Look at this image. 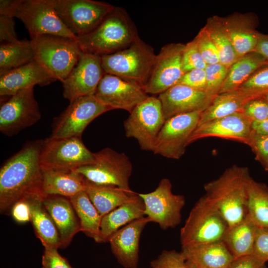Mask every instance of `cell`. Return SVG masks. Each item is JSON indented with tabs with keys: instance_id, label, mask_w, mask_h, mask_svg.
I'll list each match as a JSON object with an SVG mask.
<instances>
[{
	"instance_id": "obj_1",
	"label": "cell",
	"mask_w": 268,
	"mask_h": 268,
	"mask_svg": "<svg viewBox=\"0 0 268 268\" xmlns=\"http://www.w3.org/2000/svg\"><path fill=\"white\" fill-rule=\"evenodd\" d=\"M42 141L38 139L26 143L0 168L1 214H10L12 207L17 201L34 194L42 193L43 170L40 161Z\"/></svg>"
},
{
	"instance_id": "obj_10",
	"label": "cell",
	"mask_w": 268,
	"mask_h": 268,
	"mask_svg": "<svg viewBox=\"0 0 268 268\" xmlns=\"http://www.w3.org/2000/svg\"><path fill=\"white\" fill-rule=\"evenodd\" d=\"M53 3L61 20L77 37L93 30L115 6L93 0H53Z\"/></svg>"
},
{
	"instance_id": "obj_21",
	"label": "cell",
	"mask_w": 268,
	"mask_h": 268,
	"mask_svg": "<svg viewBox=\"0 0 268 268\" xmlns=\"http://www.w3.org/2000/svg\"><path fill=\"white\" fill-rule=\"evenodd\" d=\"M151 221L147 216L134 220L115 232L108 239L113 255L125 268H137L141 233Z\"/></svg>"
},
{
	"instance_id": "obj_32",
	"label": "cell",
	"mask_w": 268,
	"mask_h": 268,
	"mask_svg": "<svg viewBox=\"0 0 268 268\" xmlns=\"http://www.w3.org/2000/svg\"><path fill=\"white\" fill-rule=\"evenodd\" d=\"M267 65L268 61L256 52L240 58L229 68L219 94L239 89L255 72Z\"/></svg>"
},
{
	"instance_id": "obj_49",
	"label": "cell",
	"mask_w": 268,
	"mask_h": 268,
	"mask_svg": "<svg viewBox=\"0 0 268 268\" xmlns=\"http://www.w3.org/2000/svg\"><path fill=\"white\" fill-rule=\"evenodd\" d=\"M10 214L18 223L30 222V209L27 200L23 199L16 202L12 207Z\"/></svg>"
},
{
	"instance_id": "obj_19",
	"label": "cell",
	"mask_w": 268,
	"mask_h": 268,
	"mask_svg": "<svg viewBox=\"0 0 268 268\" xmlns=\"http://www.w3.org/2000/svg\"><path fill=\"white\" fill-rule=\"evenodd\" d=\"M252 121L243 112H238L198 125L187 145L200 139L217 137L248 144L252 133Z\"/></svg>"
},
{
	"instance_id": "obj_23",
	"label": "cell",
	"mask_w": 268,
	"mask_h": 268,
	"mask_svg": "<svg viewBox=\"0 0 268 268\" xmlns=\"http://www.w3.org/2000/svg\"><path fill=\"white\" fill-rule=\"evenodd\" d=\"M221 19L238 58L254 52L261 34L257 30V16L252 13H234Z\"/></svg>"
},
{
	"instance_id": "obj_22",
	"label": "cell",
	"mask_w": 268,
	"mask_h": 268,
	"mask_svg": "<svg viewBox=\"0 0 268 268\" xmlns=\"http://www.w3.org/2000/svg\"><path fill=\"white\" fill-rule=\"evenodd\" d=\"M36 60L0 74V96L10 97L36 85H48L56 81Z\"/></svg>"
},
{
	"instance_id": "obj_38",
	"label": "cell",
	"mask_w": 268,
	"mask_h": 268,
	"mask_svg": "<svg viewBox=\"0 0 268 268\" xmlns=\"http://www.w3.org/2000/svg\"><path fill=\"white\" fill-rule=\"evenodd\" d=\"M239 89L250 91L262 98L268 93V65L255 72Z\"/></svg>"
},
{
	"instance_id": "obj_6",
	"label": "cell",
	"mask_w": 268,
	"mask_h": 268,
	"mask_svg": "<svg viewBox=\"0 0 268 268\" xmlns=\"http://www.w3.org/2000/svg\"><path fill=\"white\" fill-rule=\"evenodd\" d=\"M228 225L204 195L195 204L180 230L182 247L222 241Z\"/></svg>"
},
{
	"instance_id": "obj_35",
	"label": "cell",
	"mask_w": 268,
	"mask_h": 268,
	"mask_svg": "<svg viewBox=\"0 0 268 268\" xmlns=\"http://www.w3.org/2000/svg\"><path fill=\"white\" fill-rule=\"evenodd\" d=\"M214 43L220 63L229 68L239 58L222 21L221 17H209L204 26Z\"/></svg>"
},
{
	"instance_id": "obj_34",
	"label": "cell",
	"mask_w": 268,
	"mask_h": 268,
	"mask_svg": "<svg viewBox=\"0 0 268 268\" xmlns=\"http://www.w3.org/2000/svg\"><path fill=\"white\" fill-rule=\"evenodd\" d=\"M34 60L30 40H18L0 44V74Z\"/></svg>"
},
{
	"instance_id": "obj_50",
	"label": "cell",
	"mask_w": 268,
	"mask_h": 268,
	"mask_svg": "<svg viewBox=\"0 0 268 268\" xmlns=\"http://www.w3.org/2000/svg\"><path fill=\"white\" fill-rule=\"evenodd\" d=\"M254 52L259 53L268 61V34H260Z\"/></svg>"
},
{
	"instance_id": "obj_31",
	"label": "cell",
	"mask_w": 268,
	"mask_h": 268,
	"mask_svg": "<svg viewBox=\"0 0 268 268\" xmlns=\"http://www.w3.org/2000/svg\"><path fill=\"white\" fill-rule=\"evenodd\" d=\"M258 227L247 215L241 222L228 228L222 241L234 259L253 254Z\"/></svg>"
},
{
	"instance_id": "obj_4",
	"label": "cell",
	"mask_w": 268,
	"mask_h": 268,
	"mask_svg": "<svg viewBox=\"0 0 268 268\" xmlns=\"http://www.w3.org/2000/svg\"><path fill=\"white\" fill-rule=\"evenodd\" d=\"M156 59L153 49L139 37L126 48L101 56L105 73L117 76L143 88Z\"/></svg>"
},
{
	"instance_id": "obj_53",
	"label": "cell",
	"mask_w": 268,
	"mask_h": 268,
	"mask_svg": "<svg viewBox=\"0 0 268 268\" xmlns=\"http://www.w3.org/2000/svg\"><path fill=\"white\" fill-rule=\"evenodd\" d=\"M265 169L266 171H268V166L266 168H265Z\"/></svg>"
},
{
	"instance_id": "obj_16",
	"label": "cell",
	"mask_w": 268,
	"mask_h": 268,
	"mask_svg": "<svg viewBox=\"0 0 268 268\" xmlns=\"http://www.w3.org/2000/svg\"><path fill=\"white\" fill-rule=\"evenodd\" d=\"M185 45L172 43L161 49L144 86L147 94L159 95L179 82L184 74L182 58Z\"/></svg>"
},
{
	"instance_id": "obj_12",
	"label": "cell",
	"mask_w": 268,
	"mask_h": 268,
	"mask_svg": "<svg viewBox=\"0 0 268 268\" xmlns=\"http://www.w3.org/2000/svg\"><path fill=\"white\" fill-rule=\"evenodd\" d=\"M112 109L93 95L79 97L55 118L50 136L57 138L81 137L87 126L100 115Z\"/></svg>"
},
{
	"instance_id": "obj_25",
	"label": "cell",
	"mask_w": 268,
	"mask_h": 268,
	"mask_svg": "<svg viewBox=\"0 0 268 268\" xmlns=\"http://www.w3.org/2000/svg\"><path fill=\"white\" fill-rule=\"evenodd\" d=\"M189 268H228L234 258L222 241L182 247Z\"/></svg>"
},
{
	"instance_id": "obj_2",
	"label": "cell",
	"mask_w": 268,
	"mask_h": 268,
	"mask_svg": "<svg viewBox=\"0 0 268 268\" xmlns=\"http://www.w3.org/2000/svg\"><path fill=\"white\" fill-rule=\"evenodd\" d=\"M252 179L247 167L233 165L204 185V196L221 213L228 228L248 215V190Z\"/></svg>"
},
{
	"instance_id": "obj_43",
	"label": "cell",
	"mask_w": 268,
	"mask_h": 268,
	"mask_svg": "<svg viewBox=\"0 0 268 268\" xmlns=\"http://www.w3.org/2000/svg\"><path fill=\"white\" fill-rule=\"evenodd\" d=\"M242 112L252 122L268 119V103L263 98H256L249 101Z\"/></svg>"
},
{
	"instance_id": "obj_30",
	"label": "cell",
	"mask_w": 268,
	"mask_h": 268,
	"mask_svg": "<svg viewBox=\"0 0 268 268\" xmlns=\"http://www.w3.org/2000/svg\"><path fill=\"white\" fill-rule=\"evenodd\" d=\"M85 180V191L102 217L135 194L116 186L97 184Z\"/></svg>"
},
{
	"instance_id": "obj_3",
	"label": "cell",
	"mask_w": 268,
	"mask_h": 268,
	"mask_svg": "<svg viewBox=\"0 0 268 268\" xmlns=\"http://www.w3.org/2000/svg\"><path fill=\"white\" fill-rule=\"evenodd\" d=\"M138 37L127 11L115 6L93 30L78 37L77 43L83 53L102 56L126 48Z\"/></svg>"
},
{
	"instance_id": "obj_44",
	"label": "cell",
	"mask_w": 268,
	"mask_h": 268,
	"mask_svg": "<svg viewBox=\"0 0 268 268\" xmlns=\"http://www.w3.org/2000/svg\"><path fill=\"white\" fill-rule=\"evenodd\" d=\"M42 264V268H72L59 254L57 248L49 246L44 247Z\"/></svg>"
},
{
	"instance_id": "obj_48",
	"label": "cell",
	"mask_w": 268,
	"mask_h": 268,
	"mask_svg": "<svg viewBox=\"0 0 268 268\" xmlns=\"http://www.w3.org/2000/svg\"><path fill=\"white\" fill-rule=\"evenodd\" d=\"M228 268H268L266 263L253 254L235 258Z\"/></svg>"
},
{
	"instance_id": "obj_51",
	"label": "cell",
	"mask_w": 268,
	"mask_h": 268,
	"mask_svg": "<svg viewBox=\"0 0 268 268\" xmlns=\"http://www.w3.org/2000/svg\"><path fill=\"white\" fill-rule=\"evenodd\" d=\"M252 132L261 135L268 136V119L259 121H253Z\"/></svg>"
},
{
	"instance_id": "obj_33",
	"label": "cell",
	"mask_w": 268,
	"mask_h": 268,
	"mask_svg": "<svg viewBox=\"0 0 268 268\" xmlns=\"http://www.w3.org/2000/svg\"><path fill=\"white\" fill-rule=\"evenodd\" d=\"M78 218L80 230L97 243H103L101 233L102 216L85 191L69 198Z\"/></svg>"
},
{
	"instance_id": "obj_46",
	"label": "cell",
	"mask_w": 268,
	"mask_h": 268,
	"mask_svg": "<svg viewBox=\"0 0 268 268\" xmlns=\"http://www.w3.org/2000/svg\"><path fill=\"white\" fill-rule=\"evenodd\" d=\"M14 17L9 14H0V42L9 43L19 40L15 29Z\"/></svg>"
},
{
	"instance_id": "obj_13",
	"label": "cell",
	"mask_w": 268,
	"mask_h": 268,
	"mask_svg": "<svg viewBox=\"0 0 268 268\" xmlns=\"http://www.w3.org/2000/svg\"><path fill=\"white\" fill-rule=\"evenodd\" d=\"M138 195L144 203L145 215L151 222L157 223L163 230L174 228L180 223L185 198L172 193L169 179L163 178L153 191Z\"/></svg>"
},
{
	"instance_id": "obj_40",
	"label": "cell",
	"mask_w": 268,
	"mask_h": 268,
	"mask_svg": "<svg viewBox=\"0 0 268 268\" xmlns=\"http://www.w3.org/2000/svg\"><path fill=\"white\" fill-rule=\"evenodd\" d=\"M201 55L207 65L220 63L217 49L203 27L195 37Z\"/></svg>"
},
{
	"instance_id": "obj_37",
	"label": "cell",
	"mask_w": 268,
	"mask_h": 268,
	"mask_svg": "<svg viewBox=\"0 0 268 268\" xmlns=\"http://www.w3.org/2000/svg\"><path fill=\"white\" fill-rule=\"evenodd\" d=\"M228 70L229 68L220 63L207 65L205 68L206 87L204 91L212 100L219 94Z\"/></svg>"
},
{
	"instance_id": "obj_14",
	"label": "cell",
	"mask_w": 268,
	"mask_h": 268,
	"mask_svg": "<svg viewBox=\"0 0 268 268\" xmlns=\"http://www.w3.org/2000/svg\"><path fill=\"white\" fill-rule=\"evenodd\" d=\"M202 112L182 114L166 120L156 138L153 153L180 159L185 152L188 139L197 128Z\"/></svg>"
},
{
	"instance_id": "obj_27",
	"label": "cell",
	"mask_w": 268,
	"mask_h": 268,
	"mask_svg": "<svg viewBox=\"0 0 268 268\" xmlns=\"http://www.w3.org/2000/svg\"><path fill=\"white\" fill-rule=\"evenodd\" d=\"M145 216L143 200L135 193L129 201L102 217L100 229L103 242H108L109 238L122 227Z\"/></svg>"
},
{
	"instance_id": "obj_29",
	"label": "cell",
	"mask_w": 268,
	"mask_h": 268,
	"mask_svg": "<svg viewBox=\"0 0 268 268\" xmlns=\"http://www.w3.org/2000/svg\"><path fill=\"white\" fill-rule=\"evenodd\" d=\"M41 188L45 197L60 195L69 198L85 191V180L73 170H45Z\"/></svg>"
},
{
	"instance_id": "obj_20",
	"label": "cell",
	"mask_w": 268,
	"mask_h": 268,
	"mask_svg": "<svg viewBox=\"0 0 268 268\" xmlns=\"http://www.w3.org/2000/svg\"><path fill=\"white\" fill-rule=\"evenodd\" d=\"M165 120L175 116L203 111L212 102L204 91L177 84L158 95Z\"/></svg>"
},
{
	"instance_id": "obj_45",
	"label": "cell",
	"mask_w": 268,
	"mask_h": 268,
	"mask_svg": "<svg viewBox=\"0 0 268 268\" xmlns=\"http://www.w3.org/2000/svg\"><path fill=\"white\" fill-rule=\"evenodd\" d=\"M177 84L187 85L193 89L204 91L206 73L204 69H195L185 72Z\"/></svg>"
},
{
	"instance_id": "obj_26",
	"label": "cell",
	"mask_w": 268,
	"mask_h": 268,
	"mask_svg": "<svg viewBox=\"0 0 268 268\" xmlns=\"http://www.w3.org/2000/svg\"><path fill=\"white\" fill-rule=\"evenodd\" d=\"M44 196L42 193L31 195L26 199L30 209V222L37 237L44 247H61L58 230L43 203Z\"/></svg>"
},
{
	"instance_id": "obj_47",
	"label": "cell",
	"mask_w": 268,
	"mask_h": 268,
	"mask_svg": "<svg viewBox=\"0 0 268 268\" xmlns=\"http://www.w3.org/2000/svg\"><path fill=\"white\" fill-rule=\"evenodd\" d=\"M253 254L266 263L268 261V228L258 227Z\"/></svg>"
},
{
	"instance_id": "obj_42",
	"label": "cell",
	"mask_w": 268,
	"mask_h": 268,
	"mask_svg": "<svg viewBox=\"0 0 268 268\" xmlns=\"http://www.w3.org/2000/svg\"><path fill=\"white\" fill-rule=\"evenodd\" d=\"M247 145L251 148L256 159L266 168L268 166V136L252 132Z\"/></svg>"
},
{
	"instance_id": "obj_5",
	"label": "cell",
	"mask_w": 268,
	"mask_h": 268,
	"mask_svg": "<svg viewBox=\"0 0 268 268\" xmlns=\"http://www.w3.org/2000/svg\"><path fill=\"white\" fill-rule=\"evenodd\" d=\"M34 59L61 82L70 73L83 52L77 41L53 35L30 39Z\"/></svg>"
},
{
	"instance_id": "obj_9",
	"label": "cell",
	"mask_w": 268,
	"mask_h": 268,
	"mask_svg": "<svg viewBox=\"0 0 268 268\" xmlns=\"http://www.w3.org/2000/svg\"><path fill=\"white\" fill-rule=\"evenodd\" d=\"M94 153L83 143L81 137L57 138L43 140L40 161L43 171L74 170L92 163Z\"/></svg>"
},
{
	"instance_id": "obj_8",
	"label": "cell",
	"mask_w": 268,
	"mask_h": 268,
	"mask_svg": "<svg viewBox=\"0 0 268 268\" xmlns=\"http://www.w3.org/2000/svg\"><path fill=\"white\" fill-rule=\"evenodd\" d=\"M132 170V162L126 154L106 147L94 153L92 163L73 171L90 182L116 186L131 191L129 179Z\"/></svg>"
},
{
	"instance_id": "obj_15",
	"label": "cell",
	"mask_w": 268,
	"mask_h": 268,
	"mask_svg": "<svg viewBox=\"0 0 268 268\" xmlns=\"http://www.w3.org/2000/svg\"><path fill=\"white\" fill-rule=\"evenodd\" d=\"M41 118L34 88L21 90L0 106V131L11 136L38 122Z\"/></svg>"
},
{
	"instance_id": "obj_41",
	"label": "cell",
	"mask_w": 268,
	"mask_h": 268,
	"mask_svg": "<svg viewBox=\"0 0 268 268\" xmlns=\"http://www.w3.org/2000/svg\"><path fill=\"white\" fill-rule=\"evenodd\" d=\"M151 268H189L181 252L163 250L150 263Z\"/></svg>"
},
{
	"instance_id": "obj_24",
	"label": "cell",
	"mask_w": 268,
	"mask_h": 268,
	"mask_svg": "<svg viewBox=\"0 0 268 268\" xmlns=\"http://www.w3.org/2000/svg\"><path fill=\"white\" fill-rule=\"evenodd\" d=\"M43 203L59 233L60 248L68 246L74 235L80 230L78 218L69 198L60 195L44 197Z\"/></svg>"
},
{
	"instance_id": "obj_17",
	"label": "cell",
	"mask_w": 268,
	"mask_h": 268,
	"mask_svg": "<svg viewBox=\"0 0 268 268\" xmlns=\"http://www.w3.org/2000/svg\"><path fill=\"white\" fill-rule=\"evenodd\" d=\"M105 73L101 56L83 53L70 73L62 82L64 97L70 102L82 96L94 95Z\"/></svg>"
},
{
	"instance_id": "obj_36",
	"label": "cell",
	"mask_w": 268,
	"mask_h": 268,
	"mask_svg": "<svg viewBox=\"0 0 268 268\" xmlns=\"http://www.w3.org/2000/svg\"><path fill=\"white\" fill-rule=\"evenodd\" d=\"M248 215L259 227L268 228V187L253 178L248 190Z\"/></svg>"
},
{
	"instance_id": "obj_18",
	"label": "cell",
	"mask_w": 268,
	"mask_h": 268,
	"mask_svg": "<svg viewBox=\"0 0 268 268\" xmlns=\"http://www.w3.org/2000/svg\"><path fill=\"white\" fill-rule=\"evenodd\" d=\"M94 95L112 110L122 109L129 113L149 97L143 87L108 73L103 75Z\"/></svg>"
},
{
	"instance_id": "obj_7",
	"label": "cell",
	"mask_w": 268,
	"mask_h": 268,
	"mask_svg": "<svg viewBox=\"0 0 268 268\" xmlns=\"http://www.w3.org/2000/svg\"><path fill=\"white\" fill-rule=\"evenodd\" d=\"M10 13L24 24L30 39L53 35L78 40L57 14L53 0H11Z\"/></svg>"
},
{
	"instance_id": "obj_11",
	"label": "cell",
	"mask_w": 268,
	"mask_h": 268,
	"mask_svg": "<svg viewBox=\"0 0 268 268\" xmlns=\"http://www.w3.org/2000/svg\"><path fill=\"white\" fill-rule=\"evenodd\" d=\"M165 121L158 98L149 96L137 105L124 121L125 134L135 138L142 150L152 151Z\"/></svg>"
},
{
	"instance_id": "obj_52",
	"label": "cell",
	"mask_w": 268,
	"mask_h": 268,
	"mask_svg": "<svg viewBox=\"0 0 268 268\" xmlns=\"http://www.w3.org/2000/svg\"><path fill=\"white\" fill-rule=\"evenodd\" d=\"M263 98L268 103V93L264 96Z\"/></svg>"
},
{
	"instance_id": "obj_39",
	"label": "cell",
	"mask_w": 268,
	"mask_h": 268,
	"mask_svg": "<svg viewBox=\"0 0 268 268\" xmlns=\"http://www.w3.org/2000/svg\"><path fill=\"white\" fill-rule=\"evenodd\" d=\"M182 62L184 73L195 69H205L207 64L201 55L195 38L185 44Z\"/></svg>"
},
{
	"instance_id": "obj_28",
	"label": "cell",
	"mask_w": 268,
	"mask_h": 268,
	"mask_svg": "<svg viewBox=\"0 0 268 268\" xmlns=\"http://www.w3.org/2000/svg\"><path fill=\"white\" fill-rule=\"evenodd\" d=\"M256 98H260L250 91L241 89L218 94L213 98L209 106L201 112L198 125L236 113L242 112L246 104Z\"/></svg>"
}]
</instances>
